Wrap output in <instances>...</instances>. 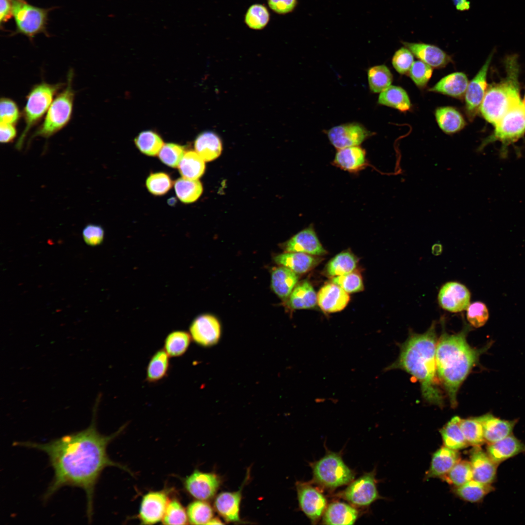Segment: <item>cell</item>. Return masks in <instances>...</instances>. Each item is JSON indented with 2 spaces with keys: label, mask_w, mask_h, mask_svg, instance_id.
I'll return each instance as SVG.
<instances>
[{
  "label": "cell",
  "mask_w": 525,
  "mask_h": 525,
  "mask_svg": "<svg viewBox=\"0 0 525 525\" xmlns=\"http://www.w3.org/2000/svg\"><path fill=\"white\" fill-rule=\"evenodd\" d=\"M122 426L109 435L100 434L92 424L88 428L46 443L17 441L14 445L35 449L48 455L54 475L43 497L48 500L60 488L72 486L82 489L87 499V515L89 523L93 514L95 487L103 470L114 466L127 471L126 467L108 456L107 445L125 428Z\"/></svg>",
  "instance_id": "obj_1"
},
{
  "label": "cell",
  "mask_w": 525,
  "mask_h": 525,
  "mask_svg": "<svg viewBox=\"0 0 525 525\" xmlns=\"http://www.w3.org/2000/svg\"><path fill=\"white\" fill-rule=\"evenodd\" d=\"M437 338L435 323L425 332L411 334L401 346L397 360L385 371L402 369L419 382L422 395L428 402L441 407L443 397L437 382L436 350Z\"/></svg>",
  "instance_id": "obj_2"
},
{
  "label": "cell",
  "mask_w": 525,
  "mask_h": 525,
  "mask_svg": "<svg viewBox=\"0 0 525 525\" xmlns=\"http://www.w3.org/2000/svg\"><path fill=\"white\" fill-rule=\"evenodd\" d=\"M467 324L460 332L450 334L443 331L437 341L436 362L437 374L447 393L451 406L457 404V394L463 382L478 364L480 356L493 342L476 349L469 345L466 336L470 330Z\"/></svg>",
  "instance_id": "obj_3"
},
{
  "label": "cell",
  "mask_w": 525,
  "mask_h": 525,
  "mask_svg": "<svg viewBox=\"0 0 525 525\" xmlns=\"http://www.w3.org/2000/svg\"><path fill=\"white\" fill-rule=\"evenodd\" d=\"M505 62V77L501 81L488 87L479 109L485 120L493 125L522 101L520 96L517 55L508 56Z\"/></svg>",
  "instance_id": "obj_4"
},
{
  "label": "cell",
  "mask_w": 525,
  "mask_h": 525,
  "mask_svg": "<svg viewBox=\"0 0 525 525\" xmlns=\"http://www.w3.org/2000/svg\"><path fill=\"white\" fill-rule=\"evenodd\" d=\"M73 72L69 70L67 86L59 93L50 106L43 122L32 136L49 138L65 127L72 114L75 92L72 83Z\"/></svg>",
  "instance_id": "obj_5"
},
{
  "label": "cell",
  "mask_w": 525,
  "mask_h": 525,
  "mask_svg": "<svg viewBox=\"0 0 525 525\" xmlns=\"http://www.w3.org/2000/svg\"><path fill=\"white\" fill-rule=\"evenodd\" d=\"M64 84H49L42 82L34 85L26 96V104L23 109L25 127L19 137L16 148L20 150L29 131L41 120L47 112L53 99Z\"/></svg>",
  "instance_id": "obj_6"
},
{
  "label": "cell",
  "mask_w": 525,
  "mask_h": 525,
  "mask_svg": "<svg viewBox=\"0 0 525 525\" xmlns=\"http://www.w3.org/2000/svg\"><path fill=\"white\" fill-rule=\"evenodd\" d=\"M492 133L482 141L477 151H482L487 145L495 141L501 143L500 154L502 158L508 155V147L525 134V107L521 101L508 111L494 125Z\"/></svg>",
  "instance_id": "obj_7"
},
{
  "label": "cell",
  "mask_w": 525,
  "mask_h": 525,
  "mask_svg": "<svg viewBox=\"0 0 525 525\" xmlns=\"http://www.w3.org/2000/svg\"><path fill=\"white\" fill-rule=\"evenodd\" d=\"M313 481L320 488L333 490L349 484L355 477L354 472L344 462L339 453L328 451L319 460L311 464Z\"/></svg>",
  "instance_id": "obj_8"
},
{
  "label": "cell",
  "mask_w": 525,
  "mask_h": 525,
  "mask_svg": "<svg viewBox=\"0 0 525 525\" xmlns=\"http://www.w3.org/2000/svg\"><path fill=\"white\" fill-rule=\"evenodd\" d=\"M48 11L22 0H12V14L17 33L32 38L36 34L45 32Z\"/></svg>",
  "instance_id": "obj_9"
},
{
  "label": "cell",
  "mask_w": 525,
  "mask_h": 525,
  "mask_svg": "<svg viewBox=\"0 0 525 525\" xmlns=\"http://www.w3.org/2000/svg\"><path fill=\"white\" fill-rule=\"evenodd\" d=\"M336 495L355 507H367L381 498L377 488L375 471L365 473L351 481L343 490Z\"/></svg>",
  "instance_id": "obj_10"
},
{
  "label": "cell",
  "mask_w": 525,
  "mask_h": 525,
  "mask_svg": "<svg viewBox=\"0 0 525 525\" xmlns=\"http://www.w3.org/2000/svg\"><path fill=\"white\" fill-rule=\"evenodd\" d=\"M300 509L312 524H316L327 507V500L321 491L309 483L297 482L296 484Z\"/></svg>",
  "instance_id": "obj_11"
},
{
  "label": "cell",
  "mask_w": 525,
  "mask_h": 525,
  "mask_svg": "<svg viewBox=\"0 0 525 525\" xmlns=\"http://www.w3.org/2000/svg\"><path fill=\"white\" fill-rule=\"evenodd\" d=\"M493 51L489 55L485 63L473 78L469 82L465 96V110L467 118L472 121L479 111L488 86L487 76Z\"/></svg>",
  "instance_id": "obj_12"
},
{
  "label": "cell",
  "mask_w": 525,
  "mask_h": 525,
  "mask_svg": "<svg viewBox=\"0 0 525 525\" xmlns=\"http://www.w3.org/2000/svg\"><path fill=\"white\" fill-rule=\"evenodd\" d=\"M221 483L220 477L213 472L195 470L184 481L187 491L197 500L207 501L217 493Z\"/></svg>",
  "instance_id": "obj_13"
},
{
  "label": "cell",
  "mask_w": 525,
  "mask_h": 525,
  "mask_svg": "<svg viewBox=\"0 0 525 525\" xmlns=\"http://www.w3.org/2000/svg\"><path fill=\"white\" fill-rule=\"evenodd\" d=\"M471 293L464 284L456 281H449L440 288L438 300L439 306L452 313L467 309L470 304Z\"/></svg>",
  "instance_id": "obj_14"
},
{
  "label": "cell",
  "mask_w": 525,
  "mask_h": 525,
  "mask_svg": "<svg viewBox=\"0 0 525 525\" xmlns=\"http://www.w3.org/2000/svg\"><path fill=\"white\" fill-rule=\"evenodd\" d=\"M170 500L167 490L151 491L145 494L138 515L141 524L153 525L161 521Z\"/></svg>",
  "instance_id": "obj_15"
},
{
  "label": "cell",
  "mask_w": 525,
  "mask_h": 525,
  "mask_svg": "<svg viewBox=\"0 0 525 525\" xmlns=\"http://www.w3.org/2000/svg\"><path fill=\"white\" fill-rule=\"evenodd\" d=\"M192 339L198 345L209 347L217 343L221 336V325L217 319L210 315H202L195 318L189 328Z\"/></svg>",
  "instance_id": "obj_16"
},
{
  "label": "cell",
  "mask_w": 525,
  "mask_h": 525,
  "mask_svg": "<svg viewBox=\"0 0 525 525\" xmlns=\"http://www.w3.org/2000/svg\"><path fill=\"white\" fill-rule=\"evenodd\" d=\"M331 144L337 150L358 146L371 135V133L357 123L341 124L330 129L327 132Z\"/></svg>",
  "instance_id": "obj_17"
},
{
  "label": "cell",
  "mask_w": 525,
  "mask_h": 525,
  "mask_svg": "<svg viewBox=\"0 0 525 525\" xmlns=\"http://www.w3.org/2000/svg\"><path fill=\"white\" fill-rule=\"evenodd\" d=\"M285 252H301L314 256L327 253L320 243L312 225L291 238L284 245Z\"/></svg>",
  "instance_id": "obj_18"
},
{
  "label": "cell",
  "mask_w": 525,
  "mask_h": 525,
  "mask_svg": "<svg viewBox=\"0 0 525 525\" xmlns=\"http://www.w3.org/2000/svg\"><path fill=\"white\" fill-rule=\"evenodd\" d=\"M481 446L473 447L471 451L470 462L473 479L480 483L491 485L496 479L498 464L494 462Z\"/></svg>",
  "instance_id": "obj_19"
},
{
  "label": "cell",
  "mask_w": 525,
  "mask_h": 525,
  "mask_svg": "<svg viewBox=\"0 0 525 525\" xmlns=\"http://www.w3.org/2000/svg\"><path fill=\"white\" fill-rule=\"evenodd\" d=\"M350 300L349 293L338 285L331 282L324 285L317 294V304L327 313L340 312Z\"/></svg>",
  "instance_id": "obj_20"
},
{
  "label": "cell",
  "mask_w": 525,
  "mask_h": 525,
  "mask_svg": "<svg viewBox=\"0 0 525 525\" xmlns=\"http://www.w3.org/2000/svg\"><path fill=\"white\" fill-rule=\"evenodd\" d=\"M402 43L418 58L432 68H443L452 62L451 56L437 46L422 42L402 41Z\"/></svg>",
  "instance_id": "obj_21"
},
{
  "label": "cell",
  "mask_w": 525,
  "mask_h": 525,
  "mask_svg": "<svg viewBox=\"0 0 525 525\" xmlns=\"http://www.w3.org/2000/svg\"><path fill=\"white\" fill-rule=\"evenodd\" d=\"M482 424L486 442L491 443L513 434L518 420H506L496 417L490 413L479 416Z\"/></svg>",
  "instance_id": "obj_22"
},
{
  "label": "cell",
  "mask_w": 525,
  "mask_h": 525,
  "mask_svg": "<svg viewBox=\"0 0 525 525\" xmlns=\"http://www.w3.org/2000/svg\"><path fill=\"white\" fill-rule=\"evenodd\" d=\"M332 164L345 171L357 173L368 165L366 152L359 145L338 149Z\"/></svg>",
  "instance_id": "obj_23"
},
{
  "label": "cell",
  "mask_w": 525,
  "mask_h": 525,
  "mask_svg": "<svg viewBox=\"0 0 525 525\" xmlns=\"http://www.w3.org/2000/svg\"><path fill=\"white\" fill-rule=\"evenodd\" d=\"M486 452L497 464L520 454L525 453V444L510 435L500 440L488 444Z\"/></svg>",
  "instance_id": "obj_24"
},
{
  "label": "cell",
  "mask_w": 525,
  "mask_h": 525,
  "mask_svg": "<svg viewBox=\"0 0 525 525\" xmlns=\"http://www.w3.org/2000/svg\"><path fill=\"white\" fill-rule=\"evenodd\" d=\"M460 460V455L458 451L443 446L433 454L425 478L441 479Z\"/></svg>",
  "instance_id": "obj_25"
},
{
  "label": "cell",
  "mask_w": 525,
  "mask_h": 525,
  "mask_svg": "<svg viewBox=\"0 0 525 525\" xmlns=\"http://www.w3.org/2000/svg\"><path fill=\"white\" fill-rule=\"evenodd\" d=\"M243 487L238 491L220 493L215 498L214 507L218 513L228 523L240 521V510Z\"/></svg>",
  "instance_id": "obj_26"
},
{
  "label": "cell",
  "mask_w": 525,
  "mask_h": 525,
  "mask_svg": "<svg viewBox=\"0 0 525 525\" xmlns=\"http://www.w3.org/2000/svg\"><path fill=\"white\" fill-rule=\"evenodd\" d=\"M274 260L277 264L286 267L297 274H303L316 266L322 259L301 252H286L275 256Z\"/></svg>",
  "instance_id": "obj_27"
},
{
  "label": "cell",
  "mask_w": 525,
  "mask_h": 525,
  "mask_svg": "<svg viewBox=\"0 0 525 525\" xmlns=\"http://www.w3.org/2000/svg\"><path fill=\"white\" fill-rule=\"evenodd\" d=\"M358 511L344 502L334 501L327 506L322 516L324 525H353L358 517Z\"/></svg>",
  "instance_id": "obj_28"
},
{
  "label": "cell",
  "mask_w": 525,
  "mask_h": 525,
  "mask_svg": "<svg viewBox=\"0 0 525 525\" xmlns=\"http://www.w3.org/2000/svg\"><path fill=\"white\" fill-rule=\"evenodd\" d=\"M468 84V79L464 73L455 72L441 78L429 91L460 99L464 97Z\"/></svg>",
  "instance_id": "obj_29"
},
{
  "label": "cell",
  "mask_w": 525,
  "mask_h": 525,
  "mask_svg": "<svg viewBox=\"0 0 525 525\" xmlns=\"http://www.w3.org/2000/svg\"><path fill=\"white\" fill-rule=\"evenodd\" d=\"M298 277L290 269L281 266L275 268L271 275V285L274 292L282 300L288 299L297 284Z\"/></svg>",
  "instance_id": "obj_30"
},
{
  "label": "cell",
  "mask_w": 525,
  "mask_h": 525,
  "mask_svg": "<svg viewBox=\"0 0 525 525\" xmlns=\"http://www.w3.org/2000/svg\"><path fill=\"white\" fill-rule=\"evenodd\" d=\"M170 357L163 348L152 355L146 369L145 378L148 383H158L168 376L171 368Z\"/></svg>",
  "instance_id": "obj_31"
},
{
  "label": "cell",
  "mask_w": 525,
  "mask_h": 525,
  "mask_svg": "<svg viewBox=\"0 0 525 525\" xmlns=\"http://www.w3.org/2000/svg\"><path fill=\"white\" fill-rule=\"evenodd\" d=\"M288 305L293 309L314 308L317 304V294L307 280L297 284L288 298Z\"/></svg>",
  "instance_id": "obj_32"
},
{
  "label": "cell",
  "mask_w": 525,
  "mask_h": 525,
  "mask_svg": "<svg viewBox=\"0 0 525 525\" xmlns=\"http://www.w3.org/2000/svg\"><path fill=\"white\" fill-rule=\"evenodd\" d=\"M196 152L206 161H212L221 154V139L215 133L205 131L198 135L194 141Z\"/></svg>",
  "instance_id": "obj_33"
},
{
  "label": "cell",
  "mask_w": 525,
  "mask_h": 525,
  "mask_svg": "<svg viewBox=\"0 0 525 525\" xmlns=\"http://www.w3.org/2000/svg\"><path fill=\"white\" fill-rule=\"evenodd\" d=\"M435 117L440 128L448 134L460 131L466 124L461 113L452 106L437 108L435 111Z\"/></svg>",
  "instance_id": "obj_34"
},
{
  "label": "cell",
  "mask_w": 525,
  "mask_h": 525,
  "mask_svg": "<svg viewBox=\"0 0 525 525\" xmlns=\"http://www.w3.org/2000/svg\"><path fill=\"white\" fill-rule=\"evenodd\" d=\"M358 259L351 252L346 250L332 258L324 268V274L332 278L345 275L355 270Z\"/></svg>",
  "instance_id": "obj_35"
},
{
  "label": "cell",
  "mask_w": 525,
  "mask_h": 525,
  "mask_svg": "<svg viewBox=\"0 0 525 525\" xmlns=\"http://www.w3.org/2000/svg\"><path fill=\"white\" fill-rule=\"evenodd\" d=\"M460 419L454 417L440 430L444 446L457 451L469 446L460 426Z\"/></svg>",
  "instance_id": "obj_36"
},
{
  "label": "cell",
  "mask_w": 525,
  "mask_h": 525,
  "mask_svg": "<svg viewBox=\"0 0 525 525\" xmlns=\"http://www.w3.org/2000/svg\"><path fill=\"white\" fill-rule=\"evenodd\" d=\"M453 490L463 500L475 503L481 502L494 488L491 485L483 484L472 479L461 486L454 487Z\"/></svg>",
  "instance_id": "obj_37"
},
{
  "label": "cell",
  "mask_w": 525,
  "mask_h": 525,
  "mask_svg": "<svg viewBox=\"0 0 525 525\" xmlns=\"http://www.w3.org/2000/svg\"><path fill=\"white\" fill-rule=\"evenodd\" d=\"M378 102L402 112L408 111L412 105L406 91L400 87L391 85L380 93Z\"/></svg>",
  "instance_id": "obj_38"
},
{
  "label": "cell",
  "mask_w": 525,
  "mask_h": 525,
  "mask_svg": "<svg viewBox=\"0 0 525 525\" xmlns=\"http://www.w3.org/2000/svg\"><path fill=\"white\" fill-rule=\"evenodd\" d=\"M191 339L190 334L187 332L182 330L174 331L166 337L163 348L170 357H181L188 350Z\"/></svg>",
  "instance_id": "obj_39"
},
{
  "label": "cell",
  "mask_w": 525,
  "mask_h": 525,
  "mask_svg": "<svg viewBox=\"0 0 525 525\" xmlns=\"http://www.w3.org/2000/svg\"><path fill=\"white\" fill-rule=\"evenodd\" d=\"M204 161L196 152L188 151L185 154L179 164V173L184 178L197 179L205 172Z\"/></svg>",
  "instance_id": "obj_40"
},
{
  "label": "cell",
  "mask_w": 525,
  "mask_h": 525,
  "mask_svg": "<svg viewBox=\"0 0 525 525\" xmlns=\"http://www.w3.org/2000/svg\"><path fill=\"white\" fill-rule=\"evenodd\" d=\"M174 187L176 196L184 203L195 201L203 192L202 185L198 179H190L182 177L175 181Z\"/></svg>",
  "instance_id": "obj_41"
},
{
  "label": "cell",
  "mask_w": 525,
  "mask_h": 525,
  "mask_svg": "<svg viewBox=\"0 0 525 525\" xmlns=\"http://www.w3.org/2000/svg\"><path fill=\"white\" fill-rule=\"evenodd\" d=\"M459 424L469 446H481L486 443L483 426L478 417L460 419Z\"/></svg>",
  "instance_id": "obj_42"
},
{
  "label": "cell",
  "mask_w": 525,
  "mask_h": 525,
  "mask_svg": "<svg viewBox=\"0 0 525 525\" xmlns=\"http://www.w3.org/2000/svg\"><path fill=\"white\" fill-rule=\"evenodd\" d=\"M270 19V13L267 7L261 3H254L247 9L244 17V22L250 29L262 30L268 25Z\"/></svg>",
  "instance_id": "obj_43"
},
{
  "label": "cell",
  "mask_w": 525,
  "mask_h": 525,
  "mask_svg": "<svg viewBox=\"0 0 525 525\" xmlns=\"http://www.w3.org/2000/svg\"><path fill=\"white\" fill-rule=\"evenodd\" d=\"M368 81L370 90L373 93H381L391 85L393 76L389 69L385 65L370 68L368 71Z\"/></svg>",
  "instance_id": "obj_44"
},
{
  "label": "cell",
  "mask_w": 525,
  "mask_h": 525,
  "mask_svg": "<svg viewBox=\"0 0 525 525\" xmlns=\"http://www.w3.org/2000/svg\"><path fill=\"white\" fill-rule=\"evenodd\" d=\"M134 141L141 153L149 156L157 155L164 145L161 138L152 130L140 133L135 138Z\"/></svg>",
  "instance_id": "obj_45"
},
{
  "label": "cell",
  "mask_w": 525,
  "mask_h": 525,
  "mask_svg": "<svg viewBox=\"0 0 525 525\" xmlns=\"http://www.w3.org/2000/svg\"><path fill=\"white\" fill-rule=\"evenodd\" d=\"M187 512L188 520L193 525L208 524L213 516V508L204 500H197L188 506Z\"/></svg>",
  "instance_id": "obj_46"
},
{
  "label": "cell",
  "mask_w": 525,
  "mask_h": 525,
  "mask_svg": "<svg viewBox=\"0 0 525 525\" xmlns=\"http://www.w3.org/2000/svg\"><path fill=\"white\" fill-rule=\"evenodd\" d=\"M441 479L454 487L461 486L472 479L470 462L460 459Z\"/></svg>",
  "instance_id": "obj_47"
},
{
  "label": "cell",
  "mask_w": 525,
  "mask_h": 525,
  "mask_svg": "<svg viewBox=\"0 0 525 525\" xmlns=\"http://www.w3.org/2000/svg\"><path fill=\"white\" fill-rule=\"evenodd\" d=\"M161 521L164 525H186L189 522L187 510L177 499L170 500Z\"/></svg>",
  "instance_id": "obj_48"
},
{
  "label": "cell",
  "mask_w": 525,
  "mask_h": 525,
  "mask_svg": "<svg viewBox=\"0 0 525 525\" xmlns=\"http://www.w3.org/2000/svg\"><path fill=\"white\" fill-rule=\"evenodd\" d=\"M331 282L338 285L348 293H353L364 290L362 277L358 271L333 277Z\"/></svg>",
  "instance_id": "obj_49"
},
{
  "label": "cell",
  "mask_w": 525,
  "mask_h": 525,
  "mask_svg": "<svg viewBox=\"0 0 525 525\" xmlns=\"http://www.w3.org/2000/svg\"><path fill=\"white\" fill-rule=\"evenodd\" d=\"M185 149L182 145L168 143L163 145L158 153L160 160L167 166L176 168L185 155Z\"/></svg>",
  "instance_id": "obj_50"
},
{
  "label": "cell",
  "mask_w": 525,
  "mask_h": 525,
  "mask_svg": "<svg viewBox=\"0 0 525 525\" xmlns=\"http://www.w3.org/2000/svg\"><path fill=\"white\" fill-rule=\"evenodd\" d=\"M172 184V181L169 175L163 172L150 174L146 181L147 189L155 195L165 194L171 188Z\"/></svg>",
  "instance_id": "obj_51"
},
{
  "label": "cell",
  "mask_w": 525,
  "mask_h": 525,
  "mask_svg": "<svg viewBox=\"0 0 525 525\" xmlns=\"http://www.w3.org/2000/svg\"><path fill=\"white\" fill-rule=\"evenodd\" d=\"M467 310V319L471 325L474 328L484 326L487 322L489 313L487 306L480 301L470 304Z\"/></svg>",
  "instance_id": "obj_52"
},
{
  "label": "cell",
  "mask_w": 525,
  "mask_h": 525,
  "mask_svg": "<svg viewBox=\"0 0 525 525\" xmlns=\"http://www.w3.org/2000/svg\"><path fill=\"white\" fill-rule=\"evenodd\" d=\"M432 73V68L421 60L414 62L409 71L411 79L420 88L426 86Z\"/></svg>",
  "instance_id": "obj_53"
},
{
  "label": "cell",
  "mask_w": 525,
  "mask_h": 525,
  "mask_svg": "<svg viewBox=\"0 0 525 525\" xmlns=\"http://www.w3.org/2000/svg\"><path fill=\"white\" fill-rule=\"evenodd\" d=\"M22 114L16 103L10 98L2 97L0 103V123L16 125Z\"/></svg>",
  "instance_id": "obj_54"
},
{
  "label": "cell",
  "mask_w": 525,
  "mask_h": 525,
  "mask_svg": "<svg viewBox=\"0 0 525 525\" xmlns=\"http://www.w3.org/2000/svg\"><path fill=\"white\" fill-rule=\"evenodd\" d=\"M413 63V54L405 47L398 50L395 52L392 60L394 68L401 74L408 73Z\"/></svg>",
  "instance_id": "obj_55"
},
{
  "label": "cell",
  "mask_w": 525,
  "mask_h": 525,
  "mask_svg": "<svg viewBox=\"0 0 525 525\" xmlns=\"http://www.w3.org/2000/svg\"><path fill=\"white\" fill-rule=\"evenodd\" d=\"M105 232L102 226L88 224L83 229L82 237L85 243L91 246L101 245L104 238Z\"/></svg>",
  "instance_id": "obj_56"
},
{
  "label": "cell",
  "mask_w": 525,
  "mask_h": 525,
  "mask_svg": "<svg viewBox=\"0 0 525 525\" xmlns=\"http://www.w3.org/2000/svg\"><path fill=\"white\" fill-rule=\"evenodd\" d=\"M269 8L275 13L285 15L292 12L298 4V0H267Z\"/></svg>",
  "instance_id": "obj_57"
},
{
  "label": "cell",
  "mask_w": 525,
  "mask_h": 525,
  "mask_svg": "<svg viewBox=\"0 0 525 525\" xmlns=\"http://www.w3.org/2000/svg\"><path fill=\"white\" fill-rule=\"evenodd\" d=\"M17 131L16 125L0 123V140L2 143H7L12 141L17 136Z\"/></svg>",
  "instance_id": "obj_58"
},
{
  "label": "cell",
  "mask_w": 525,
  "mask_h": 525,
  "mask_svg": "<svg viewBox=\"0 0 525 525\" xmlns=\"http://www.w3.org/2000/svg\"><path fill=\"white\" fill-rule=\"evenodd\" d=\"M0 21L6 22L10 19L12 14V0H0Z\"/></svg>",
  "instance_id": "obj_59"
},
{
  "label": "cell",
  "mask_w": 525,
  "mask_h": 525,
  "mask_svg": "<svg viewBox=\"0 0 525 525\" xmlns=\"http://www.w3.org/2000/svg\"><path fill=\"white\" fill-rule=\"evenodd\" d=\"M456 10L459 11L469 10L471 7V2L469 0H452Z\"/></svg>",
  "instance_id": "obj_60"
},
{
  "label": "cell",
  "mask_w": 525,
  "mask_h": 525,
  "mask_svg": "<svg viewBox=\"0 0 525 525\" xmlns=\"http://www.w3.org/2000/svg\"><path fill=\"white\" fill-rule=\"evenodd\" d=\"M224 523L218 518H212L208 525H221Z\"/></svg>",
  "instance_id": "obj_61"
},
{
  "label": "cell",
  "mask_w": 525,
  "mask_h": 525,
  "mask_svg": "<svg viewBox=\"0 0 525 525\" xmlns=\"http://www.w3.org/2000/svg\"><path fill=\"white\" fill-rule=\"evenodd\" d=\"M523 104H524V106L525 107V97H524V100L523 101Z\"/></svg>",
  "instance_id": "obj_62"
}]
</instances>
